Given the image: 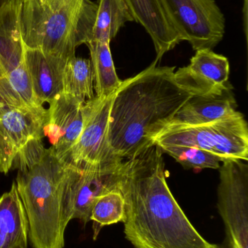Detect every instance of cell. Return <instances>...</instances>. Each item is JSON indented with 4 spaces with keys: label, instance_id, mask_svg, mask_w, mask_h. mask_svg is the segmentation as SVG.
Masks as SVG:
<instances>
[{
    "label": "cell",
    "instance_id": "11",
    "mask_svg": "<svg viewBox=\"0 0 248 248\" xmlns=\"http://www.w3.org/2000/svg\"><path fill=\"white\" fill-rule=\"evenodd\" d=\"M44 110L0 107V172L7 174L19 152L32 140L42 139L47 120Z\"/></svg>",
    "mask_w": 248,
    "mask_h": 248
},
{
    "label": "cell",
    "instance_id": "13",
    "mask_svg": "<svg viewBox=\"0 0 248 248\" xmlns=\"http://www.w3.org/2000/svg\"><path fill=\"white\" fill-rule=\"evenodd\" d=\"M230 66L225 56L211 49L196 51L190 64L175 72L177 84L192 96L219 93L230 87Z\"/></svg>",
    "mask_w": 248,
    "mask_h": 248
},
{
    "label": "cell",
    "instance_id": "25",
    "mask_svg": "<svg viewBox=\"0 0 248 248\" xmlns=\"http://www.w3.org/2000/svg\"><path fill=\"white\" fill-rule=\"evenodd\" d=\"M224 248V247H221V246H219V248Z\"/></svg>",
    "mask_w": 248,
    "mask_h": 248
},
{
    "label": "cell",
    "instance_id": "1",
    "mask_svg": "<svg viewBox=\"0 0 248 248\" xmlns=\"http://www.w3.org/2000/svg\"><path fill=\"white\" fill-rule=\"evenodd\" d=\"M119 189L126 208L124 234L134 248H219L198 232L170 192L159 146L125 160Z\"/></svg>",
    "mask_w": 248,
    "mask_h": 248
},
{
    "label": "cell",
    "instance_id": "12",
    "mask_svg": "<svg viewBox=\"0 0 248 248\" xmlns=\"http://www.w3.org/2000/svg\"><path fill=\"white\" fill-rule=\"evenodd\" d=\"M84 102L61 93L50 103L44 136L49 139L57 157L67 163L70 153L80 138L84 124Z\"/></svg>",
    "mask_w": 248,
    "mask_h": 248
},
{
    "label": "cell",
    "instance_id": "4",
    "mask_svg": "<svg viewBox=\"0 0 248 248\" xmlns=\"http://www.w3.org/2000/svg\"><path fill=\"white\" fill-rule=\"evenodd\" d=\"M95 4L90 0H73L53 10L45 0H22L20 31L25 46L65 61L75 56L77 26Z\"/></svg>",
    "mask_w": 248,
    "mask_h": 248
},
{
    "label": "cell",
    "instance_id": "10",
    "mask_svg": "<svg viewBox=\"0 0 248 248\" xmlns=\"http://www.w3.org/2000/svg\"><path fill=\"white\" fill-rule=\"evenodd\" d=\"M115 93L96 96L84 103L83 131L71 149L66 163L83 169H96L125 160L113 153L108 139L109 114Z\"/></svg>",
    "mask_w": 248,
    "mask_h": 248
},
{
    "label": "cell",
    "instance_id": "5",
    "mask_svg": "<svg viewBox=\"0 0 248 248\" xmlns=\"http://www.w3.org/2000/svg\"><path fill=\"white\" fill-rule=\"evenodd\" d=\"M22 0L0 5V101L10 107L45 110L32 88L20 31Z\"/></svg>",
    "mask_w": 248,
    "mask_h": 248
},
{
    "label": "cell",
    "instance_id": "27",
    "mask_svg": "<svg viewBox=\"0 0 248 248\" xmlns=\"http://www.w3.org/2000/svg\"></svg>",
    "mask_w": 248,
    "mask_h": 248
},
{
    "label": "cell",
    "instance_id": "18",
    "mask_svg": "<svg viewBox=\"0 0 248 248\" xmlns=\"http://www.w3.org/2000/svg\"><path fill=\"white\" fill-rule=\"evenodd\" d=\"M134 21L124 0H99L91 41L109 42L128 22Z\"/></svg>",
    "mask_w": 248,
    "mask_h": 248
},
{
    "label": "cell",
    "instance_id": "20",
    "mask_svg": "<svg viewBox=\"0 0 248 248\" xmlns=\"http://www.w3.org/2000/svg\"><path fill=\"white\" fill-rule=\"evenodd\" d=\"M86 103L94 98V77L91 61L74 56L67 61L63 73V93Z\"/></svg>",
    "mask_w": 248,
    "mask_h": 248
},
{
    "label": "cell",
    "instance_id": "21",
    "mask_svg": "<svg viewBox=\"0 0 248 248\" xmlns=\"http://www.w3.org/2000/svg\"><path fill=\"white\" fill-rule=\"evenodd\" d=\"M126 219L125 201L119 189H113L98 198L92 209L90 221H93V240L99 237L103 227Z\"/></svg>",
    "mask_w": 248,
    "mask_h": 248
},
{
    "label": "cell",
    "instance_id": "24",
    "mask_svg": "<svg viewBox=\"0 0 248 248\" xmlns=\"http://www.w3.org/2000/svg\"><path fill=\"white\" fill-rule=\"evenodd\" d=\"M4 106V104H3L2 103H1V102H0V107H1V106Z\"/></svg>",
    "mask_w": 248,
    "mask_h": 248
},
{
    "label": "cell",
    "instance_id": "9",
    "mask_svg": "<svg viewBox=\"0 0 248 248\" xmlns=\"http://www.w3.org/2000/svg\"><path fill=\"white\" fill-rule=\"evenodd\" d=\"M227 160L219 169L218 209L230 248H248V165Z\"/></svg>",
    "mask_w": 248,
    "mask_h": 248
},
{
    "label": "cell",
    "instance_id": "15",
    "mask_svg": "<svg viewBox=\"0 0 248 248\" xmlns=\"http://www.w3.org/2000/svg\"><path fill=\"white\" fill-rule=\"evenodd\" d=\"M124 1L134 21L141 24L151 37L157 53V62L182 42L169 21L160 0Z\"/></svg>",
    "mask_w": 248,
    "mask_h": 248
},
{
    "label": "cell",
    "instance_id": "14",
    "mask_svg": "<svg viewBox=\"0 0 248 248\" xmlns=\"http://www.w3.org/2000/svg\"><path fill=\"white\" fill-rule=\"evenodd\" d=\"M237 107L231 86L219 93L192 96L167 126L212 123L237 114Z\"/></svg>",
    "mask_w": 248,
    "mask_h": 248
},
{
    "label": "cell",
    "instance_id": "17",
    "mask_svg": "<svg viewBox=\"0 0 248 248\" xmlns=\"http://www.w3.org/2000/svg\"><path fill=\"white\" fill-rule=\"evenodd\" d=\"M29 222L16 182L0 198V248H27Z\"/></svg>",
    "mask_w": 248,
    "mask_h": 248
},
{
    "label": "cell",
    "instance_id": "3",
    "mask_svg": "<svg viewBox=\"0 0 248 248\" xmlns=\"http://www.w3.org/2000/svg\"><path fill=\"white\" fill-rule=\"evenodd\" d=\"M12 169L29 222L33 248H64L68 223L64 210L66 163L42 139L32 140L16 156Z\"/></svg>",
    "mask_w": 248,
    "mask_h": 248
},
{
    "label": "cell",
    "instance_id": "8",
    "mask_svg": "<svg viewBox=\"0 0 248 248\" xmlns=\"http://www.w3.org/2000/svg\"><path fill=\"white\" fill-rule=\"evenodd\" d=\"M125 160L96 169H83L66 163L64 210L66 221H90L92 209L99 197L119 189Z\"/></svg>",
    "mask_w": 248,
    "mask_h": 248
},
{
    "label": "cell",
    "instance_id": "6",
    "mask_svg": "<svg viewBox=\"0 0 248 248\" xmlns=\"http://www.w3.org/2000/svg\"><path fill=\"white\" fill-rule=\"evenodd\" d=\"M161 146H186L205 150L223 161H248V127L244 116L238 112L227 119L197 125L166 126L154 140Z\"/></svg>",
    "mask_w": 248,
    "mask_h": 248
},
{
    "label": "cell",
    "instance_id": "7",
    "mask_svg": "<svg viewBox=\"0 0 248 248\" xmlns=\"http://www.w3.org/2000/svg\"><path fill=\"white\" fill-rule=\"evenodd\" d=\"M162 7L182 41L194 50L211 49L225 34L224 13L215 0H160Z\"/></svg>",
    "mask_w": 248,
    "mask_h": 248
},
{
    "label": "cell",
    "instance_id": "23",
    "mask_svg": "<svg viewBox=\"0 0 248 248\" xmlns=\"http://www.w3.org/2000/svg\"><path fill=\"white\" fill-rule=\"evenodd\" d=\"M49 7L53 10H58L64 6L69 4L73 0H45Z\"/></svg>",
    "mask_w": 248,
    "mask_h": 248
},
{
    "label": "cell",
    "instance_id": "26",
    "mask_svg": "<svg viewBox=\"0 0 248 248\" xmlns=\"http://www.w3.org/2000/svg\"><path fill=\"white\" fill-rule=\"evenodd\" d=\"M0 102H1V101H0Z\"/></svg>",
    "mask_w": 248,
    "mask_h": 248
},
{
    "label": "cell",
    "instance_id": "19",
    "mask_svg": "<svg viewBox=\"0 0 248 248\" xmlns=\"http://www.w3.org/2000/svg\"><path fill=\"white\" fill-rule=\"evenodd\" d=\"M90 54L96 96H107L115 93L122 81L118 78L111 53L109 42L91 41L86 44Z\"/></svg>",
    "mask_w": 248,
    "mask_h": 248
},
{
    "label": "cell",
    "instance_id": "16",
    "mask_svg": "<svg viewBox=\"0 0 248 248\" xmlns=\"http://www.w3.org/2000/svg\"><path fill=\"white\" fill-rule=\"evenodd\" d=\"M25 61L33 93L44 106L63 93V73L67 61L25 46Z\"/></svg>",
    "mask_w": 248,
    "mask_h": 248
},
{
    "label": "cell",
    "instance_id": "2",
    "mask_svg": "<svg viewBox=\"0 0 248 248\" xmlns=\"http://www.w3.org/2000/svg\"><path fill=\"white\" fill-rule=\"evenodd\" d=\"M149 67L122 81L112 99L108 139L113 153L128 160L154 145L155 137L192 97L175 79V67Z\"/></svg>",
    "mask_w": 248,
    "mask_h": 248
},
{
    "label": "cell",
    "instance_id": "22",
    "mask_svg": "<svg viewBox=\"0 0 248 248\" xmlns=\"http://www.w3.org/2000/svg\"><path fill=\"white\" fill-rule=\"evenodd\" d=\"M163 153L169 155L185 169H218L222 159L201 149L186 146H161Z\"/></svg>",
    "mask_w": 248,
    "mask_h": 248
}]
</instances>
